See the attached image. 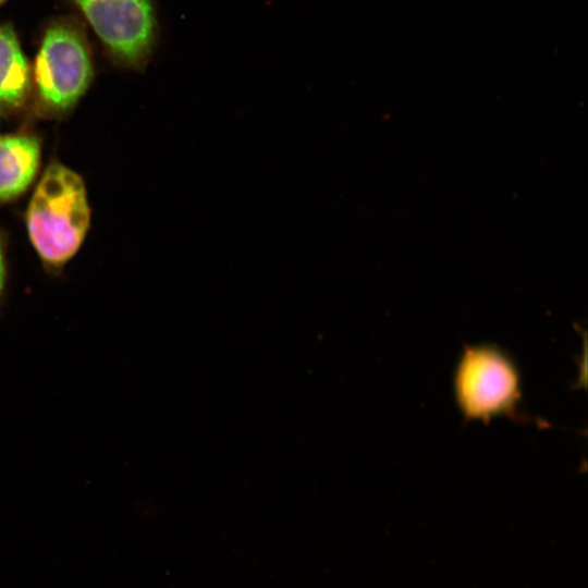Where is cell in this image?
<instances>
[{
  "mask_svg": "<svg viewBox=\"0 0 588 588\" xmlns=\"http://www.w3.org/2000/svg\"><path fill=\"white\" fill-rule=\"evenodd\" d=\"M90 223V209L81 176L51 163L32 196L26 228L29 240L48 265L58 267L81 247Z\"/></svg>",
  "mask_w": 588,
  "mask_h": 588,
  "instance_id": "1",
  "label": "cell"
},
{
  "mask_svg": "<svg viewBox=\"0 0 588 588\" xmlns=\"http://www.w3.org/2000/svg\"><path fill=\"white\" fill-rule=\"evenodd\" d=\"M91 77V61L81 30L68 22L47 28L34 69L41 102L56 111L71 108L88 88Z\"/></svg>",
  "mask_w": 588,
  "mask_h": 588,
  "instance_id": "2",
  "label": "cell"
},
{
  "mask_svg": "<svg viewBox=\"0 0 588 588\" xmlns=\"http://www.w3.org/2000/svg\"><path fill=\"white\" fill-rule=\"evenodd\" d=\"M455 392L467 417L491 418L511 409L517 401L518 373L499 350L468 348L457 367Z\"/></svg>",
  "mask_w": 588,
  "mask_h": 588,
  "instance_id": "3",
  "label": "cell"
},
{
  "mask_svg": "<svg viewBox=\"0 0 588 588\" xmlns=\"http://www.w3.org/2000/svg\"><path fill=\"white\" fill-rule=\"evenodd\" d=\"M108 50L128 65L148 54L155 29L149 0H73Z\"/></svg>",
  "mask_w": 588,
  "mask_h": 588,
  "instance_id": "4",
  "label": "cell"
},
{
  "mask_svg": "<svg viewBox=\"0 0 588 588\" xmlns=\"http://www.w3.org/2000/svg\"><path fill=\"white\" fill-rule=\"evenodd\" d=\"M40 160L38 139L29 135L0 136V200L17 197L34 180Z\"/></svg>",
  "mask_w": 588,
  "mask_h": 588,
  "instance_id": "5",
  "label": "cell"
},
{
  "mask_svg": "<svg viewBox=\"0 0 588 588\" xmlns=\"http://www.w3.org/2000/svg\"><path fill=\"white\" fill-rule=\"evenodd\" d=\"M29 88V69L17 37L9 25H0V106H19Z\"/></svg>",
  "mask_w": 588,
  "mask_h": 588,
  "instance_id": "6",
  "label": "cell"
},
{
  "mask_svg": "<svg viewBox=\"0 0 588 588\" xmlns=\"http://www.w3.org/2000/svg\"><path fill=\"white\" fill-rule=\"evenodd\" d=\"M3 284H4V261H3L2 244L0 241V295L2 293Z\"/></svg>",
  "mask_w": 588,
  "mask_h": 588,
  "instance_id": "7",
  "label": "cell"
},
{
  "mask_svg": "<svg viewBox=\"0 0 588 588\" xmlns=\"http://www.w3.org/2000/svg\"><path fill=\"white\" fill-rule=\"evenodd\" d=\"M4 1H5V0H0V4H1L2 2H4Z\"/></svg>",
  "mask_w": 588,
  "mask_h": 588,
  "instance_id": "8",
  "label": "cell"
}]
</instances>
